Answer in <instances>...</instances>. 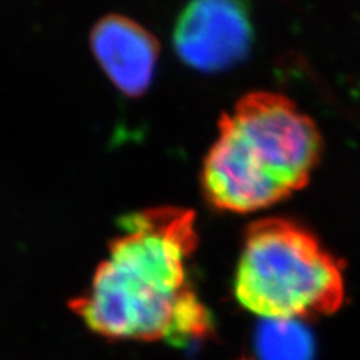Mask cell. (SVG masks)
Returning <instances> with one entry per match:
<instances>
[{
  "label": "cell",
  "mask_w": 360,
  "mask_h": 360,
  "mask_svg": "<svg viewBox=\"0 0 360 360\" xmlns=\"http://www.w3.org/2000/svg\"><path fill=\"white\" fill-rule=\"evenodd\" d=\"M197 243L188 209L150 207L122 218L89 287L71 300L72 312L111 341L205 340L212 320L189 276Z\"/></svg>",
  "instance_id": "6da1fadb"
},
{
  "label": "cell",
  "mask_w": 360,
  "mask_h": 360,
  "mask_svg": "<svg viewBox=\"0 0 360 360\" xmlns=\"http://www.w3.org/2000/svg\"><path fill=\"white\" fill-rule=\"evenodd\" d=\"M321 155L315 123L283 95L243 96L219 120L202 167V189L217 209H266L308 184Z\"/></svg>",
  "instance_id": "7a4b0ae2"
},
{
  "label": "cell",
  "mask_w": 360,
  "mask_h": 360,
  "mask_svg": "<svg viewBox=\"0 0 360 360\" xmlns=\"http://www.w3.org/2000/svg\"><path fill=\"white\" fill-rule=\"evenodd\" d=\"M234 292L245 309L266 320H297L340 309L344 278L314 234L269 218L246 231Z\"/></svg>",
  "instance_id": "3957f363"
},
{
  "label": "cell",
  "mask_w": 360,
  "mask_h": 360,
  "mask_svg": "<svg viewBox=\"0 0 360 360\" xmlns=\"http://www.w3.org/2000/svg\"><path fill=\"white\" fill-rule=\"evenodd\" d=\"M251 25L239 0H193L174 30V47L198 71H222L245 58Z\"/></svg>",
  "instance_id": "277c9868"
},
{
  "label": "cell",
  "mask_w": 360,
  "mask_h": 360,
  "mask_svg": "<svg viewBox=\"0 0 360 360\" xmlns=\"http://www.w3.org/2000/svg\"><path fill=\"white\" fill-rule=\"evenodd\" d=\"M95 58L123 95L140 96L150 86L160 45L150 32L122 15H107L90 35Z\"/></svg>",
  "instance_id": "5b68a950"
},
{
  "label": "cell",
  "mask_w": 360,
  "mask_h": 360,
  "mask_svg": "<svg viewBox=\"0 0 360 360\" xmlns=\"http://www.w3.org/2000/svg\"><path fill=\"white\" fill-rule=\"evenodd\" d=\"M260 360H311V338L296 320H267L258 333Z\"/></svg>",
  "instance_id": "8992f818"
}]
</instances>
